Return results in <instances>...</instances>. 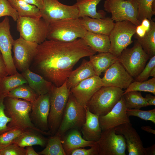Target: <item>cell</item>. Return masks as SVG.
<instances>
[{
    "label": "cell",
    "mask_w": 155,
    "mask_h": 155,
    "mask_svg": "<svg viewBox=\"0 0 155 155\" xmlns=\"http://www.w3.org/2000/svg\"><path fill=\"white\" fill-rule=\"evenodd\" d=\"M96 53L82 38L69 42L46 40L38 44L29 69L59 87L80 59Z\"/></svg>",
    "instance_id": "cell-1"
},
{
    "label": "cell",
    "mask_w": 155,
    "mask_h": 155,
    "mask_svg": "<svg viewBox=\"0 0 155 155\" xmlns=\"http://www.w3.org/2000/svg\"><path fill=\"white\" fill-rule=\"evenodd\" d=\"M5 111L6 116L11 119L7 124L10 129L17 128L24 131L32 130L43 135H50L37 128L31 121L30 114L31 104L25 100L7 96L4 100Z\"/></svg>",
    "instance_id": "cell-2"
},
{
    "label": "cell",
    "mask_w": 155,
    "mask_h": 155,
    "mask_svg": "<svg viewBox=\"0 0 155 155\" xmlns=\"http://www.w3.org/2000/svg\"><path fill=\"white\" fill-rule=\"evenodd\" d=\"M49 93V132L50 135H53L57 133L61 123L70 91L67 86L66 80L59 87L53 84Z\"/></svg>",
    "instance_id": "cell-3"
},
{
    "label": "cell",
    "mask_w": 155,
    "mask_h": 155,
    "mask_svg": "<svg viewBox=\"0 0 155 155\" xmlns=\"http://www.w3.org/2000/svg\"><path fill=\"white\" fill-rule=\"evenodd\" d=\"M87 31L79 18L63 19L49 24L46 39L71 42L82 38Z\"/></svg>",
    "instance_id": "cell-4"
},
{
    "label": "cell",
    "mask_w": 155,
    "mask_h": 155,
    "mask_svg": "<svg viewBox=\"0 0 155 155\" xmlns=\"http://www.w3.org/2000/svg\"><path fill=\"white\" fill-rule=\"evenodd\" d=\"M124 92L117 87L102 86L90 99L86 107L92 113L98 116L110 112L120 99Z\"/></svg>",
    "instance_id": "cell-5"
},
{
    "label": "cell",
    "mask_w": 155,
    "mask_h": 155,
    "mask_svg": "<svg viewBox=\"0 0 155 155\" xmlns=\"http://www.w3.org/2000/svg\"><path fill=\"white\" fill-rule=\"evenodd\" d=\"M16 28L20 37L39 44L46 40L49 24L42 17L32 18L19 16Z\"/></svg>",
    "instance_id": "cell-6"
},
{
    "label": "cell",
    "mask_w": 155,
    "mask_h": 155,
    "mask_svg": "<svg viewBox=\"0 0 155 155\" xmlns=\"http://www.w3.org/2000/svg\"><path fill=\"white\" fill-rule=\"evenodd\" d=\"M86 108L80 105L70 93L61 123L55 135L61 136L72 129L81 131L85 121Z\"/></svg>",
    "instance_id": "cell-7"
},
{
    "label": "cell",
    "mask_w": 155,
    "mask_h": 155,
    "mask_svg": "<svg viewBox=\"0 0 155 155\" xmlns=\"http://www.w3.org/2000/svg\"><path fill=\"white\" fill-rule=\"evenodd\" d=\"M136 26L128 21L115 22L109 35L110 42L109 52L118 57L133 42L132 38L135 33Z\"/></svg>",
    "instance_id": "cell-8"
},
{
    "label": "cell",
    "mask_w": 155,
    "mask_h": 155,
    "mask_svg": "<svg viewBox=\"0 0 155 155\" xmlns=\"http://www.w3.org/2000/svg\"><path fill=\"white\" fill-rule=\"evenodd\" d=\"M103 6L115 22L128 21L136 26L141 24L137 19V6L135 0H105Z\"/></svg>",
    "instance_id": "cell-9"
},
{
    "label": "cell",
    "mask_w": 155,
    "mask_h": 155,
    "mask_svg": "<svg viewBox=\"0 0 155 155\" xmlns=\"http://www.w3.org/2000/svg\"><path fill=\"white\" fill-rule=\"evenodd\" d=\"M118 58L128 72L135 78L144 68L150 57L137 40L132 47L124 49Z\"/></svg>",
    "instance_id": "cell-10"
},
{
    "label": "cell",
    "mask_w": 155,
    "mask_h": 155,
    "mask_svg": "<svg viewBox=\"0 0 155 155\" xmlns=\"http://www.w3.org/2000/svg\"><path fill=\"white\" fill-rule=\"evenodd\" d=\"M98 155H126L125 139L117 134L114 128L102 131L100 138L96 142Z\"/></svg>",
    "instance_id": "cell-11"
},
{
    "label": "cell",
    "mask_w": 155,
    "mask_h": 155,
    "mask_svg": "<svg viewBox=\"0 0 155 155\" xmlns=\"http://www.w3.org/2000/svg\"><path fill=\"white\" fill-rule=\"evenodd\" d=\"M44 7L40 10L41 17L49 24L69 18H78V11L75 5L63 4L58 0H44Z\"/></svg>",
    "instance_id": "cell-12"
},
{
    "label": "cell",
    "mask_w": 155,
    "mask_h": 155,
    "mask_svg": "<svg viewBox=\"0 0 155 155\" xmlns=\"http://www.w3.org/2000/svg\"><path fill=\"white\" fill-rule=\"evenodd\" d=\"M38 44L20 38L14 40L12 47L14 64L22 72L29 68L35 55Z\"/></svg>",
    "instance_id": "cell-13"
},
{
    "label": "cell",
    "mask_w": 155,
    "mask_h": 155,
    "mask_svg": "<svg viewBox=\"0 0 155 155\" xmlns=\"http://www.w3.org/2000/svg\"><path fill=\"white\" fill-rule=\"evenodd\" d=\"M9 18L6 16L0 22V51L2 55L9 75H14L18 72L13 62L11 49L14 40L10 31Z\"/></svg>",
    "instance_id": "cell-14"
},
{
    "label": "cell",
    "mask_w": 155,
    "mask_h": 155,
    "mask_svg": "<svg viewBox=\"0 0 155 155\" xmlns=\"http://www.w3.org/2000/svg\"><path fill=\"white\" fill-rule=\"evenodd\" d=\"M31 104L32 108L30 116L32 122L40 130L49 133L48 118L50 109L49 93L39 96Z\"/></svg>",
    "instance_id": "cell-15"
},
{
    "label": "cell",
    "mask_w": 155,
    "mask_h": 155,
    "mask_svg": "<svg viewBox=\"0 0 155 155\" xmlns=\"http://www.w3.org/2000/svg\"><path fill=\"white\" fill-rule=\"evenodd\" d=\"M101 81L103 86L122 89H127L134 79L118 60L105 72Z\"/></svg>",
    "instance_id": "cell-16"
},
{
    "label": "cell",
    "mask_w": 155,
    "mask_h": 155,
    "mask_svg": "<svg viewBox=\"0 0 155 155\" xmlns=\"http://www.w3.org/2000/svg\"><path fill=\"white\" fill-rule=\"evenodd\" d=\"M127 109L122 96L110 112L104 115L99 116V123L102 130L114 128L121 125L130 122L127 113Z\"/></svg>",
    "instance_id": "cell-17"
},
{
    "label": "cell",
    "mask_w": 155,
    "mask_h": 155,
    "mask_svg": "<svg viewBox=\"0 0 155 155\" xmlns=\"http://www.w3.org/2000/svg\"><path fill=\"white\" fill-rule=\"evenodd\" d=\"M102 86L101 78L96 75L81 82L70 91L78 102L86 108L91 97Z\"/></svg>",
    "instance_id": "cell-18"
},
{
    "label": "cell",
    "mask_w": 155,
    "mask_h": 155,
    "mask_svg": "<svg viewBox=\"0 0 155 155\" xmlns=\"http://www.w3.org/2000/svg\"><path fill=\"white\" fill-rule=\"evenodd\" d=\"M116 133L122 135L125 139L129 155H146L141 138L130 122L114 128Z\"/></svg>",
    "instance_id": "cell-19"
},
{
    "label": "cell",
    "mask_w": 155,
    "mask_h": 155,
    "mask_svg": "<svg viewBox=\"0 0 155 155\" xmlns=\"http://www.w3.org/2000/svg\"><path fill=\"white\" fill-rule=\"evenodd\" d=\"M80 130L70 129L61 136L63 146L66 155H70L73 150L79 148L94 146L96 142L84 139L82 136Z\"/></svg>",
    "instance_id": "cell-20"
},
{
    "label": "cell",
    "mask_w": 155,
    "mask_h": 155,
    "mask_svg": "<svg viewBox=\"0 0 155 155\" xmlns=\"http://www.w3.org/2000/svg\"><path fill=\"white\" fill-rule=\"evenodd\" d=\"M79 18L87 31L97 34L109 36L115 25L114 21L108 17L94 18L85 16Z\"/></svg>",
    "instance_id": "cell-21"
},
{
    "label": "cell",
    "mask_w": 155,
    "mask_h": 155,
    "mask_svg": "<svg viewBox=\"0 0 155 155\" xmlns=\"http://www.w3.org/2000/svg\"><path fill=\"white\" fill-rule=\"evenodd\" d=\"M86 110L85 121L81 129L83 137L88 141L97 142L102 131L99 124V116L91 112L87 107Z\"/></svg>",
    "instance_id": "cell-22"
},
{
    "label": "cell",
    "mask_w": 155,
    "mask_h": 155,
    "mask_svg": "<svg viewBox=\"0 0 155 155\" xmlns=\"http://www.w3.org/2000/svg\"><path fill=\"white\" fill-rule=\"evenodd\" d=\"M96 75L90 61L84 59L80 66L71 72L66 80L67 86L70 90L83 81Z\"/></svg>",
    "instance_id": "cell-23"
},
{
    "label": "cell",
    "mask_w": 155,
    "mask_h": 155,
    "mask_svg": "<svg viewBox=\"0 0 155 155\" xmlns=\"http://www.w3.org/2000/svg\"><path fill=\"white\" fill-rule=\"evenodd\" d=\"M21 74L29 86L39 96L49 92L53 84L51 82L29 69L21 72Z\"/></svg>",
    "instance_id": "cell-24"
},
{
    "label": "cell",
    "mask_w": 155,
    "mask_h": 155,
    "mask_svg": "<svg viewBox=\"0 0 155 155\" xmlns=\"http://www.w3.org/2000/svg\"><path fill=\"white\" fill-rule=\"evenodd\" d=\"M82 38L88 46L96 52H109L110 42L109 36L87 31Z\"/></svg>",
    "instance_id": "cell-25"
},
{
    "label": "cell",
    "mask_w": 155,
    "mask_h": 155,
    "mask_svg": "<svg viewBox=\"0 0 155 155\" xmlns=\"http://www.w3.org/2000/svg\"><path fill=\"white\" fill-rule=\"evenodd\" d=\"M42 135L33 130H26L14 140L13 143L23 148L36 145L44 147L46 145L48 138H46Z\"/></svg>",
    "instance_id": "cell-26"
},
{
    "label": "cell",
    "mask_w": 155,
    "mask_h": 155,
    "mask_svg": "<svg viewBox=\"0 0 155 155\" xmlns=\"http://www.w3.org/2000/svg\"><path fill=\"white\" fill-rule=\"evenodd\" d=\"M74 4L78 10L79 18L88 16L94 18L105 17L106 13L103 10L97 11L96 7L102 0H76Z\"/></svg>",
    "instance_id": "cell-27"
},
{
    "label": "cell",
    "mask_w": 155,
    "mask_h": 155,
    "mask_svg": "<svg viewBox=\"0 0 155 155\" xmlns=\"http://www.w3.org/2000/svg\"><path fill=\"white\" fill-rule=\"evenodd\" d=\"M91 63L96 75L99 76L118 60V57L109 52L99 53L89 57Z\"/></svg>",
    "instance_id": "cell-28"
},
{
    "label": "cell",
    "mask_w": 155,
    "mask_h": 155,
    "mask_svg": "<svg viewBox=\"0 0 155 155\" xmlns=\"http://www.w3.org/2000/svg\"><path fill=\"white\" fill-rule=\"evenodd\" d=\"M150 22V28L143 37L140 38L134 35L150 58L155 56V23L152 20Z\"/></svg>",
    "instance_id": "cell-29"
},
{
    "label": "cell",
    "mask_w": 155,
    "mask_h": 155,
    "mask_svg": "<svg viewBox=\"0 0 155 155\" xmlns=\"http://www.w3.org/2000/svg\"><path fill=\"white\" fill-rule=\"evenodd\" d=\"M24 84H28L25 78L18 72L12 75L0 78V94L6 97L14 88Z\"/></svg>",
    "instance_id": "cell-30"
},
{
    "label": "cell",
    "mask_w": 155,
    "mask_h": 155,
    "mask_svg": "<svg viewBox=\"0 0 155 155\" xmlns=\"http://www.w3.org/2000/svg\"><path fill=\"white\" fill-rule=\"evenodd\" d=\"M18 13L19 16L32 18L41 17L40 9L23 0H7Z\"/></svg>",
    "instance_id": "cell-31"
},
{
    "label": "cell",
    "mask_w": 155,
    "mask_h": 155,
    "mask_svg": "<svg viewBox=\"0 0 155 155\" xmlns=\"http://www.w3.org/2000/svg\"><path fill=\"white\" fill-rule=\"evenodd\" d=\"M38 96L28 84H24L12 90L10 92L7 96L18 99H22L32 103L36 100Z\"/></svg>",
    "instance_id": "cell-32"
},
{
    "label": "cell",
    "mask_w": 155,
    "mask_h": 155,
    "mask_svg": "<svg viewBox=\"0 0 155 155\" xmlns=\"http://www.w3.org/2000/svg\"><path fill=\"white\" fill-rule=\"evenodd\" d=\"M39 155H66L62 143L61 137L55 135L48 138L45 148Z\"/></svg>",
    "instance_id": "cell-33"
},
{
    "label": "cell",
    "mask_w": 155,
    "mask_h": 155,
    "mask_svg": "<svg viewBox=\"0 0 155 155\" xmlns=\"http://www.w3.org/2000/svg\"><path fill=\"white\" fill-rule=\"evenodd\" d=\"M127 109H139L148 106L146 98L140 92L131 91L123 94L122 95Z\"/></svg>",
    "instance_id": "cell-34"
},
{
    "label": "cell",
    "mask_w": 155,
    "mask_h": 155,
    "mask_svg": "<svg viewBox=\"0 0 155 155\" xmlns=\"http://www.w3.org/2000/svg\"><path fill=\"white\" fill-rule=\"evenodd\" d=\"M137 6V19L140 22L144 19L152 20L155 15V0H135Z\"/></svg>",
    "instance_id": "cell-35"
},
{
    "label": "cell",
    "mask_w": 155,
    "mask_h": 155,
    "mask_svg": "<svg viewBox=\"0 0 155 155\" xmlns=\"http://www.w3.org/2000/svg\"><path fill=\"white\" fill-rule=\"evenodd\" d=\"M131 91L148 92L155 95V78L143 82L133 81L123 94Z\"/></svg>",
    "instance_id": "cell-36"
},
{
    "label": "cell",
    "mask_w": 155,
    "mask_h": 155,
    "mask_svg": "<svg viewBox=\"0 0 155 155\" xmlns=\"http://www.w3.org/2000/svg\"><path fill=\"white\" fill-rule=\"evenodd\" d=\"M23 131L21 129L14 128L0 134V150L13 144L14 140Z\"/></svg>",
    "instance_id": "cell-37"
},
{
    "label": "cell",
    "mask_w": 155,
    "mask_h": 155,
    "mask_svg": "<svg viewBox=\"0 0 155 155\" xmlns=\"http://www.w3.org/2000/svg\"><path fill=\"white\" fill-rule=\"evenodd\" d=\"M128 116L138 117L145 121H150L155 124V108L148 111H143L139 109H127Z\"/></svg>",
    "instance_id": "cell-38"
},
{
    "label": "cell",
    "mask_w": 155,
    "mask_h": 155,
    "mask_svg": "<svg viewBox=\"0 0 155 155\" xmlns=\"http://www.w3.org/2000/svg\"><path fill=\"white\" fill-rule=\"evenodd\" d=\"M3 16H11L15 22L19 17L18 12L7 0H0V18Z\"/></svg>",
    "instance_id": "cell-39"
},
{
    "label": "cell",
    "mask_w": 155,
    "mask_h": 155,
    "mask_svg": "<svg viewBox=\"0 0 155 155\" xmlns=\"http://www.w3.org/2000/svg\"><path fill=\"white\" fill-rule=\"evenodd\" d=\"M5 97L0 94V134L11 129L7 125L11 119L6 116L5 111L4 100Z\"/></svg>",
    "instance_id": "cell-40"
},
{
    "label": "cell",
    "mask_w": 155,
    "mask_h": 155,
    "mask_svg": "<svg viewBox=\"0 0 155 155\" xmlns=\"http://www.w3.org/2000/svg\"><path fill=\"white\" fill-rule=\"evenodd\" d=\"M155 67V56L151 58L141 72L135 77V81L143 82L148 80L152 69Z\"/></svg>",
    "instance_id": "cell-41"
},
{
    "label": "cell",
    "mask_w": 155,
    "mask_h": 155,
    "mask_svg": "<svg viewBox=\"0 0 155 155\" xmlns=\"http://www.w3.org/2000/svg\"><path fill=\"white\" fill-rule=\"evenodd\" d=\"M1 155H26V149L13 143L0 150Z\"/></svg>",
    "instance_id": "cell-42"
},
{
    "label": "cell",
    "mask_w": 155,
    "mask_h": 155,
    "mask_svg": "<svg viewBox=\"0 0 155 155\" xmlns=\"http://www.w3.org/2000/svg\"><path fill=\"white\" fill-rule=\"evenodd\" d=\"M96 143V142H95ZM98 155L96 146L95 144L88 149L79 148L73 150L70 155Z\"/></svg>",
    "instance_id": "cell-43"
},
{
    "label": "cell",
    "mask_w": 155,
    "mask_h": 155,
    "mask_svg": "<svg viewBox=\"0 0 155 155\" xmlns=\"http://www.w3.org/2000/svg\"><path fill=\"white\" fill-rule=\"evenodd\" d=\"M9 75L2 55L0 51V78Z\"/></svg>",
    "instance_id": "cell-44"
},
{
    "label": "cell",
    "mask_w": 155,
    "mask_h": 155,
    "mask_svg": "<svg viewBox=\"0 0 155 155\" xmlns=\"http://www.w3.org/2000/svg\"><path fill=\"white\" fill-rule=\"evenodd\" d=\"M31 5H34L40 10L42 9L44 6V0H23Z\"/></svg>",
    "instance_id": "cell-45"
},
{
    "label": "cell",
    "mask_w": 155,
    "mask_h": 155,
    "mask_svg": "<svg viewBox=\"0 0 155 155\" xmlns=\"http://www.w3.org/2000/svg\"><path fill=\"white\" fill-rule=\"evenodd\" d=\"M146 31L141 24L136 26L135 33V34L138 37L142 38L145 35Z\"/></svg>",
    "instance_id": "cell-46"
},
{
    "label": "cell",
    "mask_w": 155,
    "mask_h": 155,
    "mask_svg": "<svg viewBox=\"0 0 155 155\" xmlns=\"http://www.w3.org/2000/svg\"><path fill=\"white\" fill-rule=\"evenodd\" d=\"M148 103V106L155 105V96L150 94L146 95L145 97Z\"/></svg>",
    "instance_id": "cell-47"
},
{
    "label": "cell",
    "mask_w": 155,
    "mask_h": 155,
    "mask_svg": "<svg viewBox=\"0 0 155 155\" xmlns=\"http://www.w3.org/2000/svg\"><path fill=\"white\" fill-rule=\"evenodd\" d=\"M141 24L145 29L146 32L150 28V21L147 18L144 19L141 22Z\"/></svg>",
    "instance_id": "cell-48"
},
{
    "label": "cell",
    "mask_w": 155,
    "mask_h": 155,
    "mask_svg": "<svg viewBox=\"0 0 155 155\" xmlns=\"http://www.w3.org/2000/svg\"><path fill=\"white\" fill-rule=\"evenodd\" d=\"M146 155H155V145L153 144L152 146L145 148Z\"/></svg>",
    "instance_id": "cell-49"
},
{
    "label": "cell",
    "mask_w": 155,
    "mask_h": 155,
    "mask_svg": "<svg viewBox=\"0 0 155 155\" xmlns=\"http://www.w3.org/2000/svg\"><path fill=\"white\" fill-rule=\"evenodd\" d=\"M26 155H39L38 153L36 152L32 146L26 147Z\"/></svg>",
    "instance_id": "cell-50"
},
{
    "label": "cell",
    "mask_w": 155,
    "mask_h": 155,
    "mask_svg": "<svg viewBox=\"0 0 155 155\" xmlns=\"http://www.w3.org/2000/svg\"><path fill=\"white\" fill-rule=\"evenodd\" d=\"M141 129L143 130L150 133L153 134H155V130L152 128V127L149 126H143L141 127Z\"/></svg>",
    "instance_id": "cell-51"
},
{
    "label": "cell",
    "mask_w": 155,
    "mask_h": 155,
    "mask_svg": "<svg viewBox=\"0 0 155 155\" xmlns=\"http://www.w3.org/2000/svg\"><path fill=\"white\" fill-rule=\"evenodd\" d=\"M150 76L155 78V67H154L151 71L150 74Z\"/></svg>",
    "instance_id": "cell-52"
},
{
    "label": "cell",
    "mask_w": 155,
    "mask_h": 155,
    "mask_svg": "<svg viewBox=\"0 0 155 155\" xmlns=\"http://www.w3.org/2000/svg\"><path fill=\"white\" fill-rule=\"evenodd\" d=\"M0 155H1V152H0Z\"/></svg>",
    "instance_id": "cell-53"
},
{
    "label": "cell",
    "mask_w": 155,
    "mask_h": 155,
    "mask_svg": "<svg viewBox=\"0 0 155 155\" xmlns=\"http://www.w3.org/2000/svg\"></svg>",
    "instance_id": "cell-54"
}]
</instances>
